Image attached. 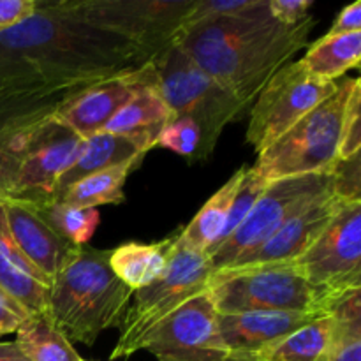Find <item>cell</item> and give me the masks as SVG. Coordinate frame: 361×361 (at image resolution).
<instances>
[{"label":"cell","instance_id":"cell-7","mask_svg":"<svg viewBox=\"0 0 361 361\" xmlns=\"http://www.w3.org/2000/svg\"><path fill=\"white\" fill-rule=\"evenodd\" d=\"M207 291L217 314L279 310L330 316L335 303L348 295L316 288L289 264L217 271L212 274Z\"/></svg>","mask_w":361,"mask_h":361},{"label":"cell","instance_id":"cell-20","mask_svg":"<svg viewBox=\"0 0 361 361\" xmlns=\"http://www.w3.org/2000/svg\"><path fill=\"white\" fill-rule=\"evenodd\" d=\"M173 118L175 115L159 95L157 85H154L137 92L102 130L130 137L148 152L155 148L159 133Z\"/></svg>","mask_w":361,"mask_h":361},{"label":"cell","instance_id":"cell-39","mask_svg":"<svg viewBox=\"0 0 361 361\" xmlns=\"http://www.w3.org/2000/svg\"><path fill=\"white\" fill-rule=\"evenodd\" d=\"M81 361H90V360H81Z\"/></svg>","mask_w":361,"mask_h":361},{"label":"cell","instance_id":"cell-3","mask_svg":"<svg viewBox=\"0 0 361 361\" xmlns=\"http://www.w3.org/2000/svg\"><path fill=\"white\" fill-rule=\"evenodd\" d=\"M133 293L113 274L109 250L83 245L51 281L46 312L71 344L92 345L102 331L122 324Z\"/></svg>","mask_w":361,"mask_h":361},{"label":"cell","instance_id":"cell-25","mask_svg":"<svg viewBox=\"0 0 361 361\" xmlns=\"http://www.w3.org/2000/svg\"><path fill=\"white\" fill-rule=\"evenodd\" d=\"M330 316V341L316 361H361V289L342 296Z\"/></svg>","mask_w":361,"mask_h":361},{"label":"cell","instance_id":"cell-4","mask_svg":"<svg viewBox=\"0 0 361 361\" xmlns=\"http://www.w3.org/2000/svg\"><path fill=\"white\" fill-rule=\"evenodd\" d=\"M0 143L14 164L9 197L44 201L62 173L80 157L85 137L56 120L49 109L11 118L0 127Z\"/></svg>","mask_w":361,"mask_h":361},{"label":"cell","instance_id":"cell-14","mask_svg":"<svg viewBox=\"0 0 361 361\" xmlns=\"http://www.w3.org/2000/svg\"><path fill=\"white\" fill-rule=\"evenodd\" d=\"M157 85V74L148 60L133 69L120 71L108 78L76 88L51 108L53 116L81 137L101 133L106 123L140 90Z\"/></svg>","mask_w":361,"mask_h":361},{"label":"cell","instance_id":"cell-11","mask_svg":"<svg viewBox=\"0 0 361 361\" xmlns=\"http://www.w3.org/2000/svg\"><path fill=\"white\" fill-rule=\"evenodd\" d=\"M335 90L337 81L310 76L300 60L284 63L250 104L247 141L261 154Z\"/></svg>","mask_w":361,"mask_h":361},{"label":"cell","instance_id":"cell-28","mask_svg":"<svg viewBox=\"0 0 361 361\" xmlns=\"http://www.w3.org/2000/svg\"><path fill=\"white\" fill-rule=\"evenodd\" d=\"M27 201V200H25ZM39 217L62 238L74 245H87L94 236L101 215L97 208H81L62 201H30Z\"/></svg>","mask_w":361,"mask_h":361},{"label":"cell","instance_id":"cell-9","mask_svg":"<svg viewBox=\"0 0 361 361\" xmlns=\"http://www.w3.org/2000/svg\"><path fill=\"white\" fill-rule=\"evenodd\" d=\"M330 192V173L289 176L268 183L242 224L210 256L214 274L252 252L289 219Z\"/></svg>","mask_w":361,"mask_h":361},{"label":"cell","instance_id":"cell-10","mask_svg":"<svg viewBox=\"0 0 361 361\" xmlns=\"http://www.w3.org/2000/svg\"><path fill=\"white\" fill-rule=\"evenodd\" d=\"M190 4L192 0H74L62 6L85 23L126 39L154 59L175 44Z\"/></svg>","mask_w":361,"mask_h":361},{"label":"cell","instance_id":"cell-13","mask_svg":"<svg viewBox=\"0 0 361 361\" xmlns=\"http://www.w3.org/2000/svg\"><path fill=\"white\" fill-rule=\"evenodd\" d=\"M217 310L208 291L183 303L145 338L143 348L159 361H226Z\"/></svg>","mask_w":361,"mask_h":361},{"label":"cell","instance_id":"cell-19","mask_svg":"<svg viewBox=\"0 0 361 361\" xmlns=\"http://www.w3.org/2000/svg\"><path fill=\"white\" fill-rule=\"evenodd\" d=\"M145 154H147V150H143L130 137L106 133V130L95 133L94 136L85 140L83 150H81L80 157L74 161V164L67 171H63L62 176L56 180L51 194H49V201H59L69 187L83 180L85 176L94 175V173L102 171V169L126 164V162L134 161V159H143Z\"/></svg>","mask_w":361,"mask_h":361},{"label":"cell","instance_id":"cell-21","mask_svg":"<svg viewBox=\"0 0 361 361\" xmlns=\"http://www.w3.org/2000/svg\"><path fill=\"white\" fill-rule=\"evenodd\" d=\"M180 231L157 243H123L109 250V267L113 274L133 291L147 288L157 281L169 263V256L178 240Z\"/></svg>","mask_w":361,"mask_h":361},{"label":"cell","instance_id":"cell-24","mask_svg":"<svg viewBox=\"0 0 361 361\" xmlns=\"http://www.w3.org/2000/svg\"><path fill=\"white\" fill-rule=\"evenodd\" d=\"M28 361H81L66 335L55 326L48 312L30 314L18 328L16 341Z\"/></svg>","mask_w":361,"mask_h":361},{"label":"cell","instance_id":"cell-1","mask_svg":"<svg viewBox=\"0 0 361 361\" xmlns=\"http://www.w3.org/2000/svg\"><path fill=\"white\" fill-rule=\"evenodd\" d=\"M148 60L140 48L85 23L62 2H37L34 16L0 34V97L76 90Z\"/></svg>","mask_w":361,"mask_h":361},{"label":"cell","instance_id":"cell-30","mask_svg":"<svg viewBox=\"0 0 361 361\" xmlns=\"http://www.w3.org/2000/svg\"><path fill=\"white\" fill-rule=\"evenodd\" d=\"M155 147L168 148L192 162L200 154L201 130L194 120L187 118V116H175L159 133Z\"/></svg>","mask_w":361,"mask_h":361},{"label":"cell","instance_id":"cell-8","mask_svg":"<svg viewBox=\"0 0 361 361\" xmlns=\"http://www.w3.org/2000/svg\"><path fill=\"white\" fill-rule=\"evenodd\" d=\"M214 268L210 257L182 242V231L161 277L133 293V307L126 310L120 337L111 360L129 358L141 351L145 338L164 317L208 289Z\"/></svg>","mask_w":361,"mask_h":361},{"label":"cell","instance_id":"cell-23","mask_svg":"<svg viewBox=\"0 0 361 361\" xmlns=\"http://www.w3.org/2000/svg\"><path fill=\"white\" fill-rule=\"evenodd\" d=\"M361 60V32L324 35L314 42L300 62L310 76L321 81H338L349 69H358Z\"/></svg>","mask_w":361,"mask_h":361},{"label":"cell","instance_id":"cell-32","mask_svg":"<svg viewBox=\"0 0 361 361\" xmlns=\"http://www.w3.org/2000/svg\"><path fill=\"white\" fill-rule=\"evenodd\" d=\"M361 83L360 80L353 87L345 106L344 122H342L341 147H338V159L351 157L361 154Z\"/></svg>","mask_w":361,"mask_h":361},{"label":"cell","instance_id":"cell-33","mask_svg":"<svg viewBox=\"0 0 361 361\" xmlns=\"http://www.w3.org/2000/svg\"><path fill=\"white\" fill-rule=\"evenodd\" d=\"M314 6L312 0H268V9L274 20L286 27H295L309 18L310 7Z\"/></svg>","mask_w":361,"mask_h":361},{"label":"cell","instance_id":"cell-12","mask_svg":"<svg viewBox=\"0 0 361 361\" xmlns=\"http://www.w3.org/2000/svg\"><path fill=\"white\" fill-rule=\"evenodd\" d=\"M289 267L337 295L361 289V201L342 204L319 238Z\"/></svg>","mask_w":361,"mask_h":361},{"label":"cell","instance_id":"cell-38","mask_svg":"<svg viewBox=\"0 0 361 361\" xmlns=\"http://www.w3.org/2000/svg\"><path fill=\"white\" fill-rule=\"evenodd\" d=\"M226 361H261V360L252 358V356H228Z\"/></svg>","mask_w":361,"mask_h":361},{"label":"cell","instance_id":"cell-5","mask_svg":"<svg viewBox=\"0 0 361 361\" xmlns=\"http://www.w3.org/2000/svg\"><path fill=\"white\" fill-rule=\"evenodd\" d=\"M150 62L157 74L159 95L173 115L187 116L200 127L201 148L196 161H207L224 127L242 120L249 108L204 73L178 44L168 46Z\"/></svg>","mask_w":361,"mask_h":361},{"label":"cell","instance_id":"cell-2","mask_svg":"<svg viewBox=\"0 0 361 361\" xmlns=\"http://www.w3.org/2000/svg\"><path fill=\"white\" fill-rule=\"evenodd\" d=\"M316 20L305 18L295 27L274 20L268 0L238 16L201 23L176 44L221 83L236 101L250 108L268 80L309 41Z\"/></svg>","mask_w":361,"mask_h":361},{"label":"cell","instance_id":"cell-37","mask_svg":"<svg viewBox=\"0 0 361 361\" xmlns=\"http://www.w3.org/2000/svg\"><path fill=\"white\" fill-rule=\"evenodd\" d=\"M0 361H28L14 342H0Z\"/></svg>","mask_w":361,"mask_h":361},{"label":"cell","instance_id":"cell-36","mask_svg":"<svg viewBox=\"0 0 361 361\" xmlns=\"http://www.w3.org/2000/svg\"><path fill=\"white\" fill-rule=\"evenodd\" d=\"M351 32H361V2L355 0L353 4L345 6L337 16L335 23L328 30L326 35H342Z\"/></svg>","mask_w":361,"mask_h":361},{"label":"cell","instance_id":"cell-35","mask_svg":"<svg viewBox=\"0 0 361 361\" xmlns=\"http://www.w3.org/2000/svg\"><path fill=\"white\" fill-rule=\"evenodd\" d=\"M37 11L35 0H0V34L32 18Z\"/></svg>","mask_w":361,"mask_h":361},{"label":"cell","instance_id":"cell-34","mask_svg":"<svg viewBox=\"0 0 361 361\" xmlns=\"http://www.w3.org/2000/svg\"><path fill=\"white\" fill-rule=\"evenodd\" d=\"M28 316L30 312L16 298L0 288V337L16 334Z\"/></svg>","mask_w":361,"mask_h":361},{"label":"cell","instance_id":"cell-29","mask_svg":"<svg viewBox=\"0 0 361 361\" xmlns=\"http://www.w3.org/2000/svg\"><path fill=\"white\" fill-rule=\"evenodd\" d=\"M268 183L270 182H267V180H263L261 176H257L250 168L245 169V175H243L242 183H240L238 190H236L235 197H233V203H231V208H229L228 222H226L224 231H222L221 238H219V242L215 243L214 249L207 254L208 257H210L212 254H214L215 250H217L219 247H221L222 243L233 235V231L242 224L243 219H245L247 215H249V212L252 210L257 197L263 194V190L267 189Z\"/></svg>","mask_w":361,"mask_h":361},{"label":"cell","instance_id":"cell-31","mask_svg":"<svg viewBox=\"0 0 361 361\" xmlns=\"http://www.w3.org/2000/svg\"><path fill=\"white\" fill-rule=\"evenodd\" d=\"M331 192L344 203L361 201V154L337 159L330 171Z\"/></svg>","mask_w":361,"mask_h":361},{"label":"cell","instance_id":"cell-15","mask_svg":"<svg viewBox=\"0 0 361 361\" xmlns=\"http://www.w3.org/2000/svg\"><path fill=\"white\" fill-rule=\"evenodd\" d=\"M344 201L337 200L334 192L319 197L312 204L303 208L300 214L289 219L284 226L277 229L264 243L247 256L221 271H238L247 268L259 267H284L298 259L303 252L310 249L321 233L326 229L331 219L337 215ZM217 274V271H215Z\"/></svg>","mask_w":361,"mask_h":361},{"label":"cell","instance_id":"cell-6","mask_svg":"<svg viewBox=\"0 0 361 361\" xmlns=\"http://www.w3.org/2000/svg\"><path fill=\"white\" fill-rule=\"evenodd\" d=\"M358 78L337 81V90L307 113L274 145L257 154L252 171L267 182L330 173L338 159L342 122Z\"/></svg>","mask_w":361,"mask_h":361},{"label":"cell","instance_id":"cell-16","mask_svg":"<svg viewBox=\"0 0 361 361\" xmlns=\"http://www.w3.org/2000/svg\"><path fill=\"white\" fill-rule=\"evenodd\" d=\"M0 203L14 243L27 257L28 263L51 286L53 279L76 259L83 245H74L56 235L39 217L30 201L7 197Z\"/></svg>","mask_w":361,"mask_h":361},{"label":"cell","instance_id":"cell-18","mask_svg":"<svg viewBox=\"0 0 361 361\" xmlns=\"http://www.w3.org/2000/svg\"><path fill=\"white\" fill-rule=\"evenodd\" d=\"M0 288L16 298L30 314L48 309L49 282L28 263L11 236L0 203Z\"/></svg>","mask_w":361,"mask_h":361},{"label":"cell","instance_id":"cell-26","mask_svg":"<svg viewBox=\"0 0 361 361\" xmlns=\"http://www.w3.org/2000/svg\"><path fill=\"white\" fill-rule=\"evenodd\" d=\"M141 161L143 159H134L126 164L85 176L83 180L69 187L59 201L81 208H97L101 204L122 203L127 176L141 164Z\"/></svg>","mask_w":361,"mask_h":361},{"label":"cell","instance_id":"cell-27","mask_svg":"<svg viewBox=\"0 0 361 361\" xmlns=\"http://www.w3.org/2000/svg\"><path fill=\"white\" fill-rule=\"evenodd\" d=\"M330 334L331 316H324L250 356L261 361H316L326 349Z\"/></svg>","mask_w":361,"mask_h":361},{"label":"cell","instance_id":"cell-22","mask_svg":"<svg viewBox=\"0 0 361 361\" xmlns=\"http://www.w3.org/2000/svg\"><path fill=\"white\" fill-rule=\"evenodd\" d=\"M245 169L242 168L201 207V210L194 215L189 226L182 229V242L200 252L208 254L221 238L222 231L228 222L229 208H231L233 197L242 183Z\"/></svg>","mask_w":361,"mask_h":361},{"label":"cell","instance_id":"cell-17","mask_svg":"<svg viewBox=\"0 0 361 361\" xmlns=\"http://www.w3.org/2000/svg\"><path fill=\"white\" fill-rule=\"evenodd\" d=\"M319 317L324 316L259 310V312L219 314L217 323L219 334L229 356H250Z\"/></svg>","mask_w":361,"mask_h":361}]
</instances>
